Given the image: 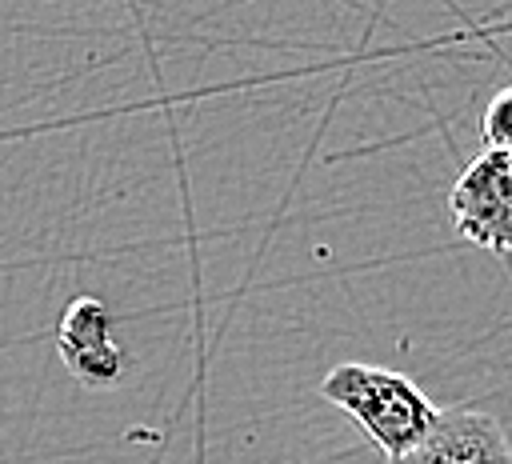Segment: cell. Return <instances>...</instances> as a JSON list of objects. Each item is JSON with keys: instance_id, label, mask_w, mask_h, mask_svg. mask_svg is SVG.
Wrapping results in <instances>:
<instances>
[{"instance_id": "1", "label": "cell", "mask_w": 512, "mask_h": 464, "mask_svg": "<svg viewBox=\"0 0 512 464\" xmlns=\"http://www.w3.org/2000/svg\"><path fill=\"white\" fill-rule=\"evenodd\" d=\"M320 396L344 408L388 460L416 448L440 420V408L408 376L380 364H336L320 380Z\"/></svg>"}, {"instance_id": "2", "label": "cell", "mask_w": 512, "mask_h": 464, "mask_svg": "<svg viewBox=\"0 0 512 464\" xmlns=\"http://www.w3.org/2000/svg\"><path fill=\"white\" fill-rule=\"evenodd\" d=\"M448 208L468 244L512 252V148H484L452 184Z\"/></svg>"}, {"instance_id": "3", "label": "cell", "mask_w": 512, "mask_h": 464, "mask_svg": "<svg viewBox=\"0 0 512 464\" xmlns=\"http://www.w3.org/2000/svg\"><path fill=\"white\" fill-rule=\"evenodd\" d=\"M56 352L84 388H112L124 376V352L112 336V312L96 296H72L56 324Z\"/></svg>"}, {"instance_id": "4", "label": "cell", "mask_w": 512, "mask_h": 464, "mask_svg": "<svg viewBox=\"0 0 512 464\" xmlns=\"http://www.w3.org/2000/svg\"><path fill=\"white\" fill-rule=\"evenodd\" d=\"M388 464H512V444L492 412L452 408L440 412V420L416 448L392 456Z\"/></svg>"}, {"instance_id": "5", "label": "cell", "mask_w": 512, "mask_h": 464, "mask_svg": "<svg viewBox=\"0 0 512 464\" xmlns=\"http://www.w3.org/2000/svg\"><path fill=\"white\" fill-rule=\"evenodd\" d=\"M480 136L488 148H512V84L488 100L480 116Z\"/></svg>"}]
</instances>
